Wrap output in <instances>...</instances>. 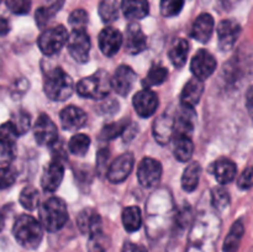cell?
<instances>
[{"label": "cell", "mask_w": 253, "mask_h": 252, "mask_svg": "<svg viewBox=\"0 0 253 252\" xmlns=\"http://www.w3.org/2000/svg\"><path fill=\"white\" fill-rule=\"evenodd\" d=\"M89 146H90V137L88 135H85V133H76L69 140L68 147L73 155L83 157L88 152Z\"/></svg>", "instance_id": "cell-33"}, {"label": "cell", "mask_w": 253, "mask_h": 252, "mask_svg": "<svg viewBox=\"0 0 253 252\" xmlns=\"http://www.w3.org/2000/svg\"><path fill=\"white\" fill-rule=\"evenodd\" d=\"M2 227H4V217H2V215L0 214V231L2 230Z\"/></svg>", "instance_id": "cell-49"}, {"label": "cell", "mask_w": 253, "mask_h": 252, "mask_svg": "<svg viewBox=\"0 0 253 252\" xmlns=\"http://www.w3.org/2000/svg\"><path fill=\"white\" fill-rule=\"evenodd\" d=\"M17 137H19V135H17V132L15 131L14 126H12L10 121L0 125V142L16 145Z\"/></svg>", "instance_id": "cell-41"}, {"label": "cell", "mask_w": 253, "mask_h": 252, "mask_svg": "<svg viewBox=\"0 0 253 252\" xmlns=\"http://www.w3.org/2000/svg\"><path fill=\"white\" fill-rule=\"evenodd\" d=\"M167 68H165V67L161 66V64H153V66L151 67L150 71H148L147 77H146L145 81L142 82V84L143 86L147 89L151 88V86L160 85V84H162L163 82L167 79Z\"/></svg>", "instance_id": "cell-32"}, {"label": "cell", "mask_w": 253, "mask_h": 252, "mask_svg": "<svg viewBox=\"0 0 253 252\" xmlns=\"http://www.w3.org/2000/svg\"><path fill=\"white\" fill-rule=\"evenodd\" d=\"M110 246V239L103 231H99L89 236V252H106Z\"/></svg>", "instance_id": "cell-35"}, {"label": "cell", "mask_w": 253, "mask_h": 252, "mask_svg": "<svg viewBox=\"0 0 253 252\" xmlns=\"http://www.w3.org/2000/svg\"><path fill=\"white\" fill-rule=\"evenodd\" d=\"M43 91L51 100L64 101L73 94V79L61 67H56L44 76Z\"/></svg>", "instance_id": "cell-2"}, {"label": "cell", "mask_w": 253, "mask_h": 252, "mask_svg": "<svg viewBox=\"0 0 253 252\" xmlns=\"http://www.w3.org/2000/svg\"><path fill=\"white\" fill-rule=\"evenodd\" d=\"M252 185V168L247 167L246 169L242 172V174L239 178V188L240 189L247 190L250 189Z\"/></svg>", "instance_id": "cell-46"}, {"label": "cell", "mask_w": 253, "mask_h": 252, "mask_svg": "<svg viewBox=\"0 0 253 252\" xmlns=\"http://www.w3.org/2000/svg\"><path fill=\"white\" fill-rule=\"evenodd\" d=\"M109 156H110V153H109L108 150L99 151L98 161H96V168H98V172L100 173V174L106 173V170H108Z\"/></svg>", "instance_id": "cell-45"}, {"label": "cell", "mask_w": 253, "mask_h": 252, "mask_svg": "<svg viewBox=\"0 0 253 252\" xmlns=\"http://www.w3.org/2000/svg\"><path fill=\"white\" fill-rule=\"evenodd\" d=\"M15 240L26 250H36L43 237V227L31 215H20L14 222Z\"/></svg>", "instance_id": "cell-1"}, {"label": "cell", "mask_w": 253, "mask_h": 252, "mask_svg": "<svg viewBox=\"0 0 253 252\" xmlns=\"http://www.w3.org/2000/svg\"><path fill=\"white\" fill-rule=\"evenodd\" d=\"M236 165L229 158H220L212 165V173L220 184L225 185L232 182L236 175Z\"/></svg>", "instance_id": "cell-22"}, {"label": "cell", "mask_w": 253, "mask_h": 252, "mask_svg": "<svg viewBox=\"0 0 253 252\" xmlns=\"http://www.w3.org/2000/svg\"><path fill=\"white\" fill-rule=\"evenodd\" d=\"M241 26L235 20H222L217 26V40L219 47L222 51H229L239 40Z\"/></svg>", "instance_id": "cell-11"}, {"label": "cell", "mask_w": 253, "mask_h": 252, "mask_svg": "<svg viewBox=\"0 0 253 252\" xmlns=\"http://www.w3.org/2000/svg\"><path fill=\"white\" fill-rule=\"evenodd\" d=\"M0 2H1V0H0Z\"/></svg>", "instance_id": "cell-50"}, {"label": "cell", "mask_w": 253, "mask_h": 252, "mask_svg": "<svg viewBox=\"0 0 253 252\" xmlns=\"http://www.w3.org/2000/svg\"><path fill=\"white\" fill-rule=\"evenodd\" d=\"M136 81V73L128 66H120L115 71L113 77H110L111 89L116 91L119 95L126 96L132 90V86Z\"/></svg>", "instance_id": "cell-13"}, {"label": "cell", "mask_w": 253, "mask_h": 252, "mask_svg": "<svg viewBox=\"0 0 253 252\" xmlns=\"http://www.w3.org/2000/svg\"><path fill=\"white\" fill-rule=\"evenodd\" d=\"M173 141H174V147H173L174 157L179 162L189 161L194 152V145H193L192 138L187 137V136H178V137H173Z\"/></svg>", "instance_id": "cell-26"}, {"label": "cell", "mask_w": 253, "mask_h": 252, "mask_svg": "<svg viewBox=\"0 0 253 252\" xmlns=\"http://www.w3.org/2000/svg\"><path fill=\"white\" fill-rule=\"evenodd\" d=\"M119 11H120V6H119L118 0H101L99 4V15L106 24L118 20Z\"/></svg>", "instance_id": "cell-31"}, {"label": "cell", "mask_w": 253, "mask_h": 252, "mask_svg": "<svg viewBox=\"0 0 253 252\" xmlns=\"http://www.w3.org/2000/svg\"><path fill=\"white\" fill-rule=\"evenodd\" d=\"M40 224L49 232L61 230L68 221V210L66 203L56 197L48 198L40 207Z\"/></svg>", "instance_id": "cell-3"}, {"label": "cell", "mask_w": 253, "mask_h": 252, "mask_svg": "<svg viewBox=\"0 0 253 252\" xmlns=\"http://www.w3.org/2000/svg\"><path fill=\"white\" fill-rule=\"evenodd\" d=\"M64 167L61 161L53 160L44 167L41 177V185L44 192H56L63 180Z\"/></svg>", "instance_id": "cell-15"}, {"label": "cell", "mask_w": 253, "mask_h": 252, "mask_svg": "<svg viewBox=\"0 0 253 252\" xmlns=\"http://www.w3.org/2000/svg\"><path fill=\"white\" fill-rule=\"evenodd\" d=\"M203 93H204V82L193 77L183 86L180 93V103L183 106L194 108L199 103Z\"/></svg>", "instance_id": "cell-19"}, {"label": "cell", "mask_w": 253, "mask_h": 252, "mask_svg": "<svg viewBox=\"0 0 253 252\" xmlns=\"http://www.w3.org/2000/svg\"><path fill=\"white\" fill-rule=\"evenodd\" d=\"M5 4L16 15H25L31 9V0H5Z\"/></svg>", "instance_id": "cell-42"}, {"label": "cell", "mask_w": 253, "mask_h": 252, "mask_svg": "<svg viewBox=\"0 0 253 252\" xmlns=\"http://www.w3.org/2000/svg\"><path fill=\"white\" fill-rule=\"evenodd\" d=\"M16 180V172L11 167H0V189L10 188Z\"/></svg>", "instance_id": "cell-43"}, {"label": "cell", "mask_w": 253, "mask_h": 252, "mask_svg": "<svg viewBox=\"0 0 253 252\" xmlns=\"http://www.w3.org/2000/svg\"><path fill=\"white\" fill-rule=\"evenodd\" d=\"M123 34L114 27H105L99 34V47L106 57H113L123 46Z\"/></svg>", "instance_id": "cell-16"}, {"label": "cell", "mask_w": 253, "mask_h": 252, "mask_svg": "<svg viewBox=\"0 0 253 252\" xmlns=\"http://www.w3.org/2000/svg\"><path fill=\"white\" fill-rule=\"evenodd\" d=\"M10 123L12 124L17 135L21 136L29 131L30 126H31V119H30V115L26 111H19V113H16L12 116Z\"/></svg>", "instance_id": "cell-37"}, {"label": "cell", "mask_w": 253, "mask_h": 252, "mask_svg": "<svg viewBox=\"0 0 253 252\" xmlns=\"http://www.w3.org/2000/svg\"><path fill=\"white\" fill-rule=\"evenodd\" d=\"M162 175V166L155 158L146 157L140 162L137 168V178L141 185L146 188L158 184Z\"/></svg>", "instance_id": "cell-9"}, {"label": "cell", "mask_w": 253, "mask_h": 252, "mask_svg": "<svg viewBox=\"0 0 253 252\" xmlns=\"http://www.w3.org/2000/svg\"><path fill=\"white\" fill-rule=\"evenodd\" d=\"M10 31V24L5 17L0 16V36H5Z\"/></svg>", "instance_id": "cell-48"}, {"label": "cell", "mask_w": 253, "mask_h": 252, "mask_svg": "<svg viewBox=\"0 0 253 252\" xmlns=\"http://www.w3.org/2000/svg\"><path fill=\"white\" fill-rule=\"evenodd\" d=\"M194 119L195 111L193 110V108L180 106L177 115L173 116V137H178V136L190 137L194 131Z\"/></svg>", "instance_id": "cell-14"}, {"label": "cell", "mask_w": 253, "mask_h": 252, "mask_svg": "<svg viewBox=\"0 0 253 252\" xmlns=\"http://www.w3.org/2000/svg\"><path fill=\"white\" fill-rule=\"evenodd\" d=\"M20 203L27 210H35L40 204V193L36 188L25 187L20 193Z\"/></svg>", "instance_id": "cell-34"}, {"label": "cell", "mask_w": 253, "mask_h": 252, "mask_svg": "<svg viewBox=\"0 0 253 252\" xmlns=\"http://www.w3.org/2000/svg\"><path fill=\"white\" fill-rule=\"evenodd\" d=\"M200 174H202V167L198 162L192 163L185 168L182 175V188L185 192H193L197 189L199 184Z\"/></svg>", "instance_id": "cell-30"}, {"label": "cell", "mask_w": 253, "mask_h": 252, "mask_svg": "<svg viewBox=\"0 0 253 252\" xmlns=\"http://www.w3.org/2000/svg\"><path fill=\"white\" fill-rule=\"evenodd\" d=\"M34 136L40 146H53L58 138L56 125L48 115L41 114L34 126Z\"/></svg>", "instance_id": "cell-8"}, {"label": "cell", "mask_w": 253, "mask_h": 252, "mask_svg": "<svg viewBox=\"0 0 253 252\" xmlns=\"http://www.w3.org/2000/svg\"><path fill=\"white\" fill-rule=\"evenodd\" d=\"M77 224L82 234L88 235V236L103 231V221H101L100 215L90 208L83 209L79 212L77 217Z\"/></svg>", "instance_id": "cell-18"}, {"label": "cell", "mask_w": 253, "mask_h": 252, "mask_svg": "<svg viewBox=\"0 0 253 252\" xmlns=\"http://www.w3.org/2000/svg\"><path fill=\"white\" fill-rule=\"evenodd\" d=\"M59 119L64 130L76 131L83 127L84 124L86 123V114L81 108L71 105L61 111Z\"/></svg>", "instance_id": "cell-20"}, {"label": "cell", "mask_w": 253, "mask_h": 252, "mask_svg": "<svg viewBox=\"0 0 253 252\" xmlns=\"http://www.w3.org/2000/svg\"><path fill=\"white\" fill-rule=\"evenodd\" d=\"M121 10L124 15L130 20H141L150 12L147 0H123Z\"/></svg>", "instance_id": "cell-23"}, {"label": "cell", "mask_w": 253, "mask_h": 252, "mask_svg": "<svg viewBox=\"0 0 253 252\" xmlns=\"http://www.w3.org/2000/svg\"><path fill=\"white\" fill-rule=\"evenodd\" d=\"M153 136L160 143L169 142L173 137V118L169 115H161L153 124Z\"/></svg>", "instance_id": "cell-25"}, {"label": "cell", "mask_w": 253, "mask_h": 252, "mask_svg": "<svg viewBox=\"0 0 253 252\" xmlns=\"http://www.w3.org/2000/svg\"><path fill=\"white\" fill-rule=\"evenodd\" d=\"M123 225L125 227L126 231L128 232H135L142 225V214L138 207H127L124 209L123 211Z\"/></svg>", "instance_id": "cell-29"}, {"label": "cell", "mask_w": 253, "mask_h": 252, "mask_svg": "<svg viewBox=\"0 0 253 252\" xmlns=\"http://www.w3.org/2000/svg\"><path fill=\"white\" fill-rule=\"evenodd\" d=\"M132 104L136 113L141 118H151L156 113V110H157L158 96L155 91L145 88L135 94Z\"/></svg>", "instance_id": "cell-12"}, {"label": "cell", "mask_w": 253, "mask_h": 252, "mask_svg": "<svg viewBox=\"0 0 253 252\" xmlns=\"http://www.w3.org/2000/svg\"><path fill=\"white\" fill-rule=\"evenodd\" d=\"M64 0H48L47 5L41 6L37 9L36 14H35V20H36L39 27H44L49 22V20L57 14L59 9L63 6Z\"/></svg>", "instance_id": "cell-27"}, {"label": "cell", "mask_w": 253, "mask_h": 252, "mask_svg": "<svg viewBox=\"0 0 253 252\" xmlns=\"http://www.w3.org/2000/svg\"><path fill=\"white\" fill-rule=\"evenodd\" d=\"M184 6V0H161V14L165 17L177 16Z\"/></svg>", "instance_id": "cell-38"}, {"label": "cell", "mask_w": 253, "mask_h": 252, "mask_svg": "<svg viewBox=\"0 0 253 252\" xmlns=\"http://www.w3.org/2000/svg\"><path fill=\"white\" fill-rule=\"evenodd\" d=\"M216 59L207 49H199L190 62V71L195 78L204 82L216 69Z\"/></svg>", "instance_id": "cell-7"}, {"label": "cell", "mask_w": 253, "mask_h": 252, "mask_svg": "<svg viewBox=\"0 0 253 252\" xmlns=\"http://www.w3.org/2000/svg\"><path fill=\"white\" fill-rule=\"evenodd\" d=\"M16 156V145L12 143L0 142V163L7 165L11 162Z\"/></svg>", "instance_id": "cell-44"}, {"label": "cell", "mask_w": 253, "mask_h": 252, "mask_svg": "<svg viewBox=\"0 0 253 252\" xmlns=\"http://www.w3.org/2000/svg\"><path fill=\"white\" fill-rule=\"evenodd\" d=\"M133 163H135V158L131 152H126L119 156L108 167V170H106L108 179L111 183L124 182L132 172Z\"/></svg>", "instance_id": "cell-10"}, {"label": "cell", "mask_w": 253, "mask_h": 252, "mask_svg": "<svg viewBox=\"0 0 253 252\" xmlns=\"http://www.w3.org/2000/svg\"><path fill=\"white\" fill-rule=\"evenodd\" d=\"M68 51L71 56L79 63H85L89 59L90 52V39L85 30H73L71 36L67 40Z\"/></svg>", "instance_id": "cell-6"}, {"label": "cell", "mask_w": 253, "mask_h": 252, "mask_svg": "<svg viewBox=\"0 0 253 252\" xmlns=\"http://www.w3.org/2000/svg\"><path fill=\"white\" fill-rule=\"evenodd\" d=\"M69 25L73 27V30H85L86 25H88L89 17L88 12L83 9H77L71 12L69 15Z\"/></svg>", "instance_id": "cell-39"}, {"label": "cell", "mask_w": 253, "mask_h": 252, "mask_svg": "<svg viewBox=\"0 0 253 252\" xmlns=\"http://www.w3.org/2000/svg\"><path fill=\"white\" fill-rule=\"evenodd\" d=\"M68 40V32L63 25L44 30L39 37V47L46 56L56 54L63 48Z\"/></svg>", "instance_id": "cell-5"}, {"label": "cell", "mask_w": 253, "mask_h": 252, "mask_svg": "<svg viewBox=\"0 0 253 252\" xmlns=\"http://www.w3.org/2000/svg\"><path fill=\"white\" fill-rule=\"evenodd\" d=\"M77 93L83 98L105 99L111 90L110 76L106 71H98L91 76L83 78L76 86Z\"/></svg>", "instance_id": "cell-4"}, {"label": "cell", "mask_w": 253, "mask_h": 252, "mask_svg": "<svg viewBox=\"0 0 253 252\" xmlns=\"http://www.w3.org/2000/svg\"><path fill=\"white\" fill-rule=\"evenodd\" d=\"M211 202L217 210H224L230 203L229 193L222 187L214 188L211 192Z\"/></svg>", "instance_id": "cell-40"}, {"label": "cell", "mask_w": 253, "mask_h": 252, "mask_svg": "<svg viewBox=\"0 0 253 252\" xmlns=\"http://www.w3.org/2000/svg\"><path fill=\"white\" fill-rule=\"evenodd\" d=\"M121 252H147V250L143 246L137 244H132V242H126L123 246V251Z\"/></svg>", "instance_id": "cell-47"}, {"label": "cell", "mask_w": 253, "mask_h": 252, "mask_svg": "<svg viewBox=\"0 0 253 252\" xmlns=\"http://www.w3.org/2000/svg\"><path fill=\"white\" fill-rule=\"evenodd\" d=\"M123 43L125 44V51L130 54H138L146 48V36L140 25L135 22L128 25Z\"/></svg>", "instance_id": "cell-17"}, {"label": "cell", "mask_w": 253, "mask_h": 252, "mask_svg": "<svg viewBox=\"0 0 253 252\" xmlns=\"http://www.w3.org/2000/svg\"><path fill=\"white\" fill-rule=\"evenodd\" d=\"M188 53H189V42L184 39H178L170 47L168 56H169L170 62L175 67L180 68L187 62Z\"/></svg>", "instance_id": "cell-28"}, {"label": "cell", "mask_w": 253, "mask_h": 252, "mask_svg": "<svg viewBox=\"0 0 253 252\" xmlns=\"http://www.w3.org/2000/svg\"><path fill=\"white\" fill-rule=\"evenodd\" d=\"M212 32H214V17L208 12H204L199 15L194 21L190 35L197 41L207 43L211 39Z\"/></svg>", "instance_id": "cell-21"}, {"label": "cell", "mask_w": 253, "mask_h": 252, "mask_svg": "<svg viewBox=\"0 0 253 252\" xmlns=\"http://www.w3.org/2000/svg\"><path fill=\"white\" fill-rule=\"evenodd\" d=\"M245 234V222L244 219H239L232 224L226 239H225L222 251L224 252H237L241 245V240Z\"/></svg>", "instance_id": "cell-24"}, {"label": "cell", "mask_w": 253, "mask_h": 252, "mask_svg": "<svg viewBox=\"0 0 253 252\" xmlns=\"http://www.w3.org/2000/svg\"><path fill=\"white\" fill-rule=\"evenodd\" d=\"M127 128L126 126V121L121 120L118 121V123H111V124H106L100 131V138L101 140L105 141H110L113 138H116L118 136L123 135L125 132V130Z\"/></svg>", "instance_id": "cell-36"}]
</instances>
